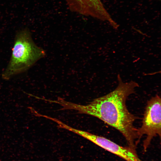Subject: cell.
Instances as JSON below:
<instances>
[{
    "label": "cell",
    "instance_id": "obj_1",
    "mask_svg": "<svg viewBox=\"0 0 161 161\" xmlns=\"http://www.w3.org/2000/svg\"><path fill=\"white\" fill-rule=\"evenodd\" d=\"M117 87L107 94L94 99L89 104L82 105L67 101L63 99L59 102L61 110H74L78 113L96 117L120 131L126 140L128 146L136 149L139 141L137 129L134 125L137 117L127 109L126 101L128 97L139 87L131 80L123 82L119 74L117 76Z\"/></svg>",
    "mask_w": 161,
    "mask_h": 161
},
{
    "label": "cell",
    "instance_id": "obj_2",
    "mask_svg": "<svg viewBox=\"0 0 161 161\" xmlns=\"http://www.w3.org/2000/svg\"><path fill=\"white\" fill-rule=\"evenodd\" d=\"M45 55V51L33 41L28 29L18 30L16 34L10 61L2 73V78L8 80L26 72Z\"/></svg>",
    "mask_w": 161,
    "mask_h": 161
},
{
    "label": "cell",
    "instance_id": "obj_3",
    "mask_svg": "<svg viewBox=\"0 0 161 161\" xmlns=\"http://www.w3.org/2000/svg\"><path fill=\"white\" fill-rule=\"evenodd\" d=\"M161 98L158 95L152 97L147 103L141 126L137 129L139 140L145 135L143 146L146 150L152 139L157 135L161 137Z\"/></svg>",
    "mask_w": 161,
    "mask_h": 161
},
{
    "label": "cell",
    "instance_id": "obj_4",
    "mask_svg": "<svg viewBox=\"0 0 161 161\" xmlns=\"http://www.w3.org/2000/svg\"><path fill=\"white\" fill-rule=\"evenodd\" d=\"M88 139L126 161H142L138 157L135 149L129 146H121L106 138L92 133L89 135Z\"/></svg>",
    "mask_w": 161,
    "mask_h": 161
}]
</instances>
